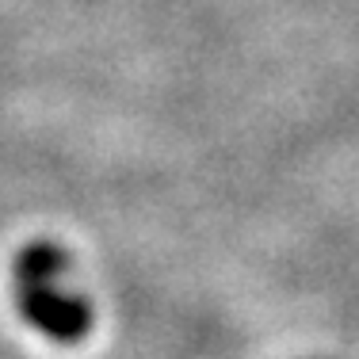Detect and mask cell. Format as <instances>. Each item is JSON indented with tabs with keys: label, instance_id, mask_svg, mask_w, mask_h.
Segmentation results:
<instances>
[{
	"label": "cell",
	"instance_id": "cell-1",
	"mask_svg": "<svg viewBox=\"0 0 359 359\" xmlns=\"http://www.w3.org/2000/svg\"><path fill=\"white\" fill-rule=\"evenodd\" d=\"M62 271V256L46 245H35V249L23 252L20 268H15V283H20V302L31 325H39L54 340H76L88 329V313L69 290H57Z\"/></svg>",
	"mask_w": 359,
	"mask_h": 359
}]
</instances>
